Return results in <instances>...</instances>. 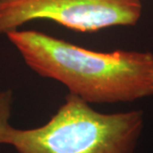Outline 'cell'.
<instances>
[{
	"label": "cell",
	"instance_id": "6da1fadb",
	"mask_svg": "<svg viewBox=\"0 0 153 153\" xmlns=\"http://www.w3.org/2000/svg\"><path fill=\"white\" fill-rule=\"evenodd\" d=\"M6 36L33 72L61 82L91 105L153 97L151 52L93 51L36 30L18 29Z\"/></svg>",
	"mask_w": 153,
	"mask_h": 153
},
{
	"label": "cell",
	"instance_id": "7a4b0ae2",
	"mask_svg": "<svg viewBox=\"0 0 153 153\" xmlns=\"http://www.w3.org/2000/svg\"><path fill=\"white\" fill-rule=\"evenodd\" d=\"M144 124L140 109L103 114L69 93L45 124L26 129L10 124L0 145L17 153H135Z\"/></svg>",
	"mask_w": 153,
	"mask_h": 153
},
{
	"label": "cell",
	"instance_id": "277c9868",
	"mask_svg": "<svg viewBox=\"0 0 153 153\" xmlns=\"http://www.w3.org/2000/svg\"><path fill=\"white\" fill-rule=\"evenodd\" d=\"M13 102V94L10 90L0 91V137L10 125V116Z\"/></svg>",
	"mask_w": 153,
	"mask_h": 153
},
{
	"label": "cell",
	"instance_id": "3957f363",
	"mask_svg": "<svg viewBox=\"0 0 153 153\" xmlns=\"http://www.w3.org/2000/svg\"><path fill=\"white\" fill-rule=\"evenodd\" d=\"M141 0H0V35L35 20H50L76 32L134 26Z\"/></svg>",
	"mask_w": 153,
	"mask_h": 153
}]
</instances>
